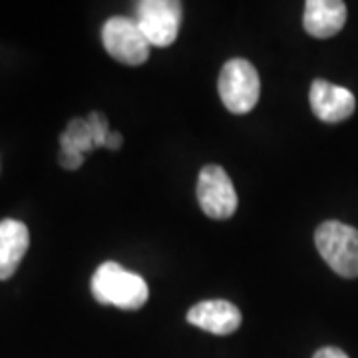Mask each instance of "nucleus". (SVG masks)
<instances>
[{
    "label": "nucleus",
    "instance_id": "nucleus-1",
    "mask_svg": "<svg viewBox=\"0 0 358 358\" xmlns=\"http://www.w3.org/2000/svg\"><path fill=\"white\" fill-rule=\"evenodd\" d=\"M90 287L98 303L122 310H138L150 299V287L145 279L115 261H106L96 268Z\"/></svg>",
    "mask_w": 358,
    "mask_h": 358
},
{
    "label": "nucleus",
    "instance_id": "nucleus-2",
    "mask_svg": "<svg viewBox=\"0 0 358 358\" xmlns=\"http://www.w3.org/2000/svg\"><path fill=\"white\" fill-rule=\"evenodd\" d=\"M320 257L336 275L345 279L358 277V231L341 221H324L315 233Z\"/></svg>",
    "mask_w": 358,
    "mask_h": 358
},
{
    "label": "nucleus",
    "instance_id": "nucleus-3",
    "mask_svg": "<svg viewBox=\"0 0 358 358\" xmlns=\"http://www.w3.org/2000/svg\"><path fill=\"white\" fill-rule=\"evenodd\" d=\"M219 96L229 112L249 114L261 96V80L255 66L243 58L225 62L219 74Z\"/></svg>",
    "mask_w": 358,
    "mask_h": 358
},
{
    "label": "nucleus",
    "instance_id": "nucleus-4",
    "mask_svg": "<svg viewBox=\"0 0 358 358\" xmlns=\"http://www.w3.org/2000/svg\"><path fill=\"white\" fill-rule=\"evenodd\" d=\"M102 42L106 52L122 64L140 66L150 58L152 44L143 36L138 22L126 16H114L106 20L102 28Z\"/></svg>",
    "mask_w": 358,
    "mask_h": 358
},
{
    "label": "nucleus",
    "instance_id": "nucleus-5",
    "mask_svg": "<svg viewBox=\"0 0 358 358\" xmlns=\"http://www.w3.org/2000/svg\"><path fill=\"white\" fill-rule=\"evenodd\" d=\"M136 22L152 46L166 48L178 38L181 26V2L141 0L136 4Z\"/></svg>",
    "mask_w": 358,
    "mask_h": 358
},
{
    "label": "nucleus",
    "instance_id": "nucleus-6",
    "mask_svg": "<svg viewBox=\"0 0 358 358\" xmlns=\"http://www.w3.org/2000/svg\"><path fill=\"white\" fill-rule=\"evenodd\" d=\"M197 199L207 217L229 219L237 209V192L227 171L219 166H205L197 178Z\"/></svg>",
    "mask_w": 358,
    "mask_h": 358
},
{
    "label": "nucleus",
    "instance_id": "nucleus-7",
    "mask_svg": "<svg viewBox=\"0 0 358 358\" xmlns=\"http://www.w3.org/2000/svg\"><path fill=\"white\" fill-rule=\"evenodd\" d=\"M308 100H310L313 114L317 115L320 122H327V124L345 122L357 110V98L350 90L334 86L322 78L310 84Z\"/></svg>",
    "mask_w": 358,
    "mask_h": 358
},
{
    "label": "nucleus",
    "instance_id": "nucleus-8",
    "mask_svg": "<svg viewBox=\"0 0 358 358\" xmlns=\"http://www.w3.org/2000/svg\"><path fill=\"white\" fill-rule=\"evenodd\" d=\"M241 310L235 307L229 301L223 299H215V301H201L195 307L187 310V322L207 331V333L225 334L235 333L241 327Z\"/></svg>",
    "mask_w": 358,
    "mask_h": 358
},
{
    "label": "nucleus",
    "instance_id": "nucleus-9",
    "mask_svg": "<svg viewBox=\"0 0 358 358\" xmlns=\"http://www.w3.org/2000/svg\"><path fill=\"white\" fill-rule=\"evenodd\" d=\"M346 22V4L341 0H308L303 26L313 38H331Z\"/></svg>",
    "mask_w": 358,
    "mask_h": 358
},
{
    "label": "nucleus",
    "instance_id": "nucleus-10",
    "mask_svg": "<svg viewBox=\"0 0 358 358\" xmlns=\"http://www.w3.org/2000/svg\"><path fill=\"white\" fill-rule=\"evenodd\" d=\"M30 245V233L22 221H0V281L10 279Z\"/></svg>",
    "mask_w": 358,
    "mask_h": 358
},
{
    "label": "nucleus",
    "instance_id": "nucleus-11",
    "mask_svg": "<svg viewBox=\"0 0 358 358\" xmlns=\"http://www.w3.org/2000/svg\"><path fill=\"white\" fill-rule=\"evenodd\" d=\"M62 140H66L68 143H72L76 150H80L82 154H90L92 150H96V143H94V134H92V128H90L88 120L86 117H74L66 131L60 136Z\"/></svg>",
    "mask_w": 358,
    "mask_h": 358
},
{
    "label": "nucleus",
    "instance_id": "nucleus-12",
    "mask_svg": "<svg viewBox=\"0 0 358 358\" xmlns=\"http://www.w3.org/2000/svg\"><path fill=\"white\" fill-rule=\"evenodd\" d=\"M92 128V134H94V143L96 148H103V143L110 136V126H108V117L102 114V112H92V114L86 117Z\"/></svg>",
    "mask_w": 358,
    "mask_h": 358
},
{
    "label": "nucleus",
    "instance_id": "nucleus-13",
    "mask_svg": "<svg viewBox=\"0 0 358 358\" xmlns=\"http://www.w3.org/2000/svg\"><path fill=\"white\" fill-rule=\"evenodd\" d=\"M60 166L64 167V169H70V171H74L78 167H82L84 164V154L76 150L72 143H68L66 140L60 138Z\"/></svg>",
    "mask_w": 358,
    "mask_h": 358
},
{
    "label": "nucleus",
    "instance_id": "nucleus-14",
    "mask_svg": "<svg viewBox=\"0 0 358 358\" xmlns=\"http://www.w3.org/2000/svg\"><path fill=\"white\" fill-rule=\"evenodd\" d=\"M313 358H348V357H346V352H343V350H341V348H336V346H324V348L317 350Z\"/></svg>",
    "mask_w": 358,
    "mask_h": 358
},
{
    "label": "nucleus",
    "instance_id": "nucleus-15",
    "mask_svg": "<svg viewBox=\"0 0 358 358\" xmlns=\"http://www.w3.org/2000/svg\"><path fill=\"white\" fill-rule=\"evenodd\" d=\"M122 145H124L122 134H120V131H110V136H108V140L103 143V148H108V150H112V152H117Z\"/></svg>",
    "mask_w": 358,
    "mask_h": 358
}]
</instances>
